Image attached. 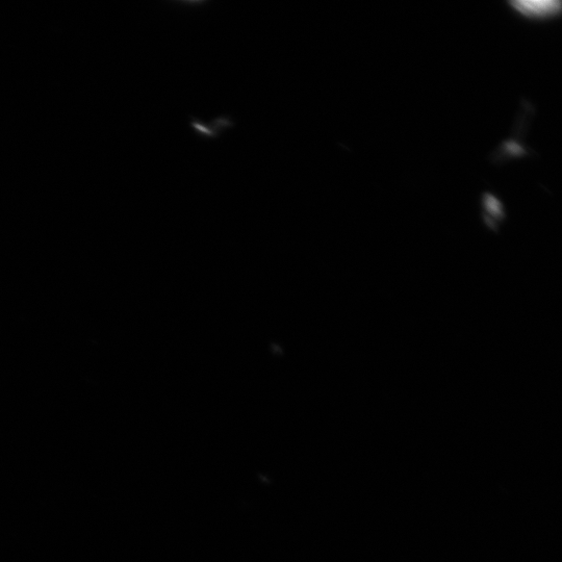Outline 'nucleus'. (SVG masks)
I'll use <instances>...</instances> for the list:
<instances>
[{"instance_id":"f257e3e1","label":"nucleus","mask_w":562,"mask_h":562,"mask_svg":"<svg viewBox=\"0 0 562 562\" xmlns=\"http://www.w3.org/2000/svg\"><path fill=\"white\" fill-rule=\"evenodd\" d=\"M518 12L530 18H548L561 11V3L557 0H519L509 3Z\"/></svg>"},{"instance_id":"f03ea898","label":"nucleus","mask_w":562,"mask_h":562,"mask_svg":"<svg viewBox=\"0 0 562 562\" xmlns=\"http://www.w3.org/2000/svg\"><path fill=\"white\" fill-rule=\"evenodd\" d=\"M484 202L489 212L493 213L496 216L502 213L499 201L492 195L485 196Z\"/></svg>"}]
</instances>
